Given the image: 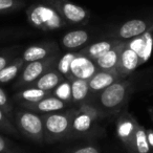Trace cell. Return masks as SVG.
Returning a JSON list of instances; mask_svg holds the SVG:
<instances>
[{"label":"cell","mask_w":153,"mask_h":153,"mask_svg":"<svg viewBox=\"0 0 153 153\" xmlns=\"http://www.w3.org/2000/svg\"><path fill=\"white\" fill-rule=\"evenodd\" d=\"M27 21L34 28L44 32L62 30L68 23L57 9L46 0H38L26 10Z\"/></svg>","instance_id":"1"},{"label":"cell","mask_w":153,"mask_h":153,"mask_svg":"<svg viewBox=\"0 0 153 153\" xmlns=\"http://www.w3.org/2000/svg\"><path fill=\"white\" fill-rule=\"evenodd\" d=\"M132 91L130 80H120L100 92L99 104L101 110L107 113L120 112L127 104Z\"/></svg>","instance_id":"2"},{"label":"cell","mask_w":153,"mask_h":153,"mask_svg":"<svg viewBox=\"0 0 153 153\" xmlns=\"http://www.w3.org/2000/svg\"><path fill=\"white\" fill-rule=\"evenodd\" d=\"M76 109H68L66 111L46 113L42 115L44 123L45 142L53 143L68 138L71 127V122Z\"/></svg>","instance_id":"3"},{"label":"cell","mask_w":153,"mask_h":153,"mask_svg":"<svg viewBox=\"0 0 153 153\" xmlns=\"http://www.w3.org/2000/svg\"><path fill=\"white\" fill-rule=\"evenodd\" d=\"M106 113L98 107H94L87 103L80 104L76 109L71 122V127L68 138L80 137L91 133L97 122L104 117Z\"/></svg>","instance_id":"4"},{"label":"cell","mask_w":153,"mask_h":153,"mask_svg":"<svg viewBox=\"0 0 153 153\" xmlns=\"http://www.w3.org/2000/svg\"><path fill=\"white\" fill-rule=\"evenodd\" d=\"M14 124L18 131L34 142L43 143L44 138V123L42 117L36 112L21 109L14 113Z\"/></svg>","instance_id":"5"},{"label":"cell","mask_w":153,"mask_h":153,"mask_svg":"<svg viewBox=\"0 0 153 153\" xmlns=\"http://www.w3.org/2000/svg\"><path fill=\"white\" fill-rule=\"evenodd\" d=\"M58 60H59V55H56L44 60H38V61L26 63L22 71L18 76V80L14 86L16 88L30 87L40 76H42L49 70L53 69Z\"/></svg>","instance_id":"6"},{"label":"cell","mask_w":153,"mask_h":153,"mask_svg":"<svg viewBox=\"0 0 153 153\" xmlns=\"http://www.w3.org/2000/svg\"><path fill=\"white\" fill-rule=\"evenodd\" d=\"M53 4L62 15L63 19L68 24L82 25L86 24L89 20L90 14L85 7H80L70 0H46Z\"/></svg>","instance_id":"7"},{"label":"cell","mask_w":153,"mask_h":153,"mask_svg":"<svg viewBox=\"0 0 153 153\" xmlns=\"http://www.w3.org/2000/svg\"><path fill=\"white\" fill-rule=\"evenodd\" d=\"M138 122L131 113L123 111L117 121V134L129 153H134V138Z\"/></svg>","instance_id":"8"},{"label":"cell","mask_w":153,"mask_h":153,"mask_svg":"<svg viewBox=\"0 0 153 153\" xmlns=\"http://www.w3.org/2000/svg\"><path fill=\"white\" fill-rule=\"evenodd\" d=\"M152 22L144 19H131L121 24L111 35V38L121 41H129L148 32Z\"/></svg>","instance_id":"9"},{"label":"cell","mask_w":153,"mask_h":153,"mask_svg":"<svg viewBox=\"0 0 153 153\" xmlns=\"http://www.w3.org/2000/svg\"><path fill=\"white\" fill-rule=\"evenodd\" d=\"M98 70L99 69L94 61L78 51V56L74 58L70 65L69 81L74 79H81L88 81Z\"/></svg>","instance_id":"10"},{"label":"cell","mask_w":153,"mask_h":153,"mask_svg":"<svg viewBox=\"0 0 153 153\" xmlns=\"http://www.w3.org/2000/svg\"><path fill=\"white\" fill-rule=\"evenodd\" d=\"M59 55V45L55 41H47V42L38 43L27 47L22 53L21 58L25 63L38 61L51 58L53 56Z\"/></svg>","instance_id":"11"},{"label":"cell","mask_w":153,"mask_h":153,"mask_svg":"<svg viewBox=\"0 0 153 153\" xmlns=\"http://www.w3.org/2000/svg\"><path fill=\"white\" fill-rule=\"evenodd\" d=\"M143 62L138 53L133 48H131L126 41V45L122 51L119 66L117 69V74L121 76V79H125L126 76H128L131 72H133Z\"/></svg>","instance_id":"12"},{"label":"cell","mask_w":153,"mask_h":153,"mask_svg":"<svg viewBox=\"0 0 153 153\" xmlns=\"http://www.w3.org/2000/svg\"><path fill=\"white\" fill-rule=\"evenodd\" d=\"M22 108L26 110L33 111L36 113H53L58 111L63 110L66 107V103L61 101L60 99L51 96H48L46 98L42 99L41 101L36 103H22L20 104Z\"/></svg>","instance_id":"13"},{"label":"cell","mask_w":153,"mask_h":153,"mask_svg":"<svg viewBox=\"0 0 153 153\" xmlns=\"http://www.w3.org/2000/svg\"><path fill=\"white\" fill-rule=\"evenodd\" d=\"M125 45H126V41H121L111 51H109L104 56L99 58L97 61H94L98 69L104 70V71H117L122 51L125 47Z\"/></svg>","instance_id":"14"},{"label":"cell","mask_w":153,"mask_h":153,"mask_svg":"<svg viewBox=\"0 0 153 153\" xmlns=\"http://www.w3.org/2000/svg\"><path fill=\"white\" fill-rule=\"evenodd\" d=\"M121 76L117 74V71H104V70H98L94 76L88 80V85L91 91L94 92H101L105 88L109 87L115 83L117 81H120Z\"/></svg>","instance_id":"15"},{"label":"cell","mask_w":153,"mask_h":153,"mask_svg":"<svg viewBox=\"0 0 153 153\" xmlns=\"http://www.w3.org/2000/svg\"><path fill=\"white\" fill-rule=\"evenodd\" d=\"M120 42H121V40H117V39L112 38L109 39V40L98 41V42H94L92 44L88 45V46L84 47L83 49L79 51L85 55L86 57H88L89 59H91L92 61H97L99 58H101L106 53H108L109 51H111L114 46H117Z\"/></svg>","instance_id":"16"},{"label":"cell","mask_w":153,"mask_h":153,"mask_svg":"<svg viewBox=\"0 0 153 153\" xmlns=\"http://www.w3.org/2000/svg\"><path fill=\"white\" fill-rule=\"evenodd\" d=\"M90 38V35L85 30H74L66 33L61 39V44L67 51H74L85 45Z\"/></svg>","instance_id":"17"},{"label":"cell","mask_w":153,"mask_h":153,"mask_svg":"<svg viewBox=\"0 0 153 153\" xmlns=\"http://www.w3.org/2000/svg\"><path fill=\"white\" fill-rule=\"evenodd\" d=\"M64 80H65V78L53 68V69L47 71L46 74H44L42 76H40L30 86L32 87L39 88L41 90H44V91L51 92Z\"/></svg>","instance_id":"18"},{"label":"cell","mask_w":153,"mask_h":153,"mask_svg":"<svg viewBox=\"0 0 153 153\" xmlns=\"http://www.w3.org/2000/svg\"><path fill=\"white\" fill-rule=\"evenodd\" d=\"M48 96H51V92L44 91L36 87H25L22 90L14 96V99L17 101L19 104L22 103H36L41 101L42 99L46 98Z\"/></svg>","instance_id":"19"},{"label":"cell","mask_w":153,"mask_h":153,"mask_svg":"<svg viewBox=\"0 0 153 153\" xmlns=\"http://www.w3.org/2000/svg\"><path fill=\"white\" fill-rule=\"evenodd\" d=\"M25 64L26 63L21 57L14 59L9 65H7L0 71V83H9V82L13 81L14 79H16V76H19Z\"/></svg>","instance_id":"20"},{"label":"cell","mask_w":153,"mask_h":153,"mask_svg":"<svg viewBox=\"0 0 153 153\" xmlns=\"http://www.w3.org/2000/svg\"><path fill=\"white\" fill-rule=\"evenodd\" d=\"M71 85V103L83 104L89 94L90 88L87 80L74 79L70 81Z\"/></svg>","instance_id":"21"},{"label":"cell","mask_w":153,"mask_h":153,"mask_svg":"<svg viewBox=\"0 0 153 153\" xmlns=\"http://www.w3.org/2000/svg\"><path fill=\"white\" fill-rule=\"evenodd\" d=\"M78 56V51H68L65 53L63 56L59 57L57 64H56L55 69L58 72L62 74L65 79L69 80L70 76V65H71L72 61L74 58Z\"/></svg>","instance_id":"22"},{"label":"cell","mask_w":153,"mask_h":153,"mask_svg":"<svg viewBox=\"0 0 153 153\" xmlns=\"http://www.w3.org/2000/svg\"><path fill=\"white\" fill-rule=\"evenodd\" d=\"M150 146L147 137V130L144 126L138 124L136 129L135 138H134V153H149Z\"/></svg>","instance_id":"23"},{"label":"cell","mask_w":153,"mask_h":153,"mask_svg":"<svg viewBox=\"0 0 153 153\" xmlns=\"http://www.w3.org/2000/svg\"><path fill=\"white\" fill-rule=\"evenodd\" d=\"M51 94L63 102L71 103V85L70 81L65 79L51 91Z\"/></svg>","instance_id":"24"},{"label":"cell","mask_w":153,"mask_h":153,"mask_svg":"<svg viewBox=\"0 0 153 153\" xmlns=\"http://www.w3.org/2000/svg\"><path fill=\"white\" fill-rule=\"evenodd\" d=\"M0 130L10 135L18 136L19 131L15 126L14 122L4 113V111L0 108Z\"/></svg>","instance_id":"25"},{"label":"cell","mask_w":153,"mask_h":153,"mask_svg":"<svg viewBox=\"0 0 153 153\" xmlns=\"http://www.w3.org/2000/svg\"><path fill=\"white\" fill-rule=\"evenodd\" d=\"M24 7V0H0V14L14 13Z\"/></svg>","instance_id":"26"},{"label":"cell","mask_w":153,"mask_h":153,"mask_svg":"<svg viewBox=\"0 0 153 153\" xmlns=\"http://www.w3.org/2000/svg\"><path fill=\"white\" fill-rule=\"evenodd\" d=\"M0 108L4 111V113L14 122V112H13V105L7 97V92L0 87Z\"/></svg>","instance_id":"27"},{"label":"cell","mask_w":153,"mask_h":153,"mask_svg":"<svg viewBox=\"0 0 153 153\" xmlns=\"http://www.w3.org/2000/svg\"><path fill=\"white\" fill-rule=\"evenodd\" d=\"M13 148V145L7 138L0 135V153H16Z\"/></svg>","instance_id":"28"},{"label":"cell","mask_w":153,"mask_h":153,"mask_svg":"<svg viewBox=\"0 0 153 153\" xmlns=\"http://www.w3.org/2000/svg\"><path fill=\"white\" fill-rule=\"evenodd\" d=\"M13 60V56L11 53H2V55H0V71L7 65H9Z\"/></svg>","instance_id":"29"},{"label":"cell","mask_w":153,"mask_h":153,"mask_svg":"<svg viewBox=\"0 0 153 153\" xmlns=\"http://www.w3.org/2000/svg\"><path fill=\"white\" fill-rule=\"evenodd\" d=\"M71 153H101L97 147L94 146H85L72 151Z\"/></svg>","instance_id":"30"},{"label":"cell","mask_w":153,"mask_h":153,"mask_svg":"<svg viewBox=\"0 0 153 153\" xmlns=\"http://www.w3.org/2000/svg\"><path fill=\"white\" fill-rule=\"evenodd\" d=\"M147 137H148V143L149 146H150V149H153V130H147Z\"/></svg>","instance_id":"31"},{"label":"cell","mask_w":153,"mask_h":153,"mask_svg":"<svg viewBox=\"0 0 153 153\" xmlns=\"http://www.w3.org/2000/svg\"><path fill=\"white\" fill-rule=\"evenodd\" d=\"M147 33H153V21H152V23H151V26L149 27V30Z\"/></svg>","instance_id":"32"}]
</instances>
